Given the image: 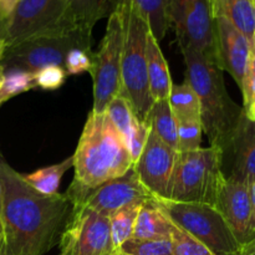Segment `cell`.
I'll list each match as a JSON object with an SVG mask.
<instances>
[{"label":"cell","instance_id":"obj_1","mask_svg":"<svg viewBox=\"0 0 255 255\" xmlns=\"http://www.w3.org/2000/svg\"><path fill=\"white\" fill-rule=\"evenodd\" d=\"M1 222L11 255H44L59 246L72 206L66 194L35 191L0 157Z\"/></svg>","mask_w":255,"mask_h":255},{"label":"cell","instance_id":"obj_2","mask_svg":"<svg viewBox=\"0 0 255 255\" xmlns=\"http://www.w3.org/2000/svg\"><path fill=\"white\" fill-rule=\"evenodd\" d=\"M72 158V182L84 188H96L119 178L134 164L128 147L106 112H90Z\"/></svg>","mask_w":255,"mask_h":255},{"label":"cell","instance_id":"obj_3","mask_svg":"<svg viewBox=\"0 0 255 255\" xmlns=\"http://www.w3.org/2000/svg\"><path fill=\"white\" fill-rule=\"evenodd\" d=\"M186 64V80L194 90L201 105V124L212 147L223 153L231 142L243 107L229 96L223 71L212 60L194 50L181 49Z\"/></svg>","mask_w":255,"mask_h":255},{"label":"cell","instance_id":"obj_4","mask_svg":"<svg viewBox=\"0 0 255 255\" xmlns=\"http://www.w3.org/2000/svg\"><path fill=\"white\" fill-rule=\"evenodd\" d=\"M124 15V51L121 64V94L131 105L137 119L146 122L153 105L147 75V37L149 27L131 4L117 5Z\"/></svg>","mask_w":255,"mask_h":255},{"label":"cell","instance_id":"obj_5","mask_svg":"<svg viewBox=\"0 0 255 255\" xmlns=\"http://www.w3.org/2000/svg\"><path fill=\"white\" fill-rule=\"evenodd\" d=\"M224 179L223 153L217 147L178 152L168 201L216 207Z\"/></svg>","mask_w":255,"mask_h":255},{"label":"cell","instance_id":"obj_6","mask_svg":"<svg viewBox=\"0 0 255 255\" xmlns=\"http://www.w3.org/2000/svg\"><path fill=\"white\" fill-rule=\"evenodd\" d=\"M91 45L92 34L64 25L7 46L0 66L4 71L22 70L32 74L47 66L65 67L71 50H92Z\"/></svg>","mask_w":255,"mask_h":255},{"label":"cell","instance_id":"obj_7","mask_svg":"<svg viewBox=\"0 0 255 255\" xmlns=\"http://www.w3.org/2000/svg\"><path fill=\"white\" fill-rule=\"evenodd\" d=\"M172 223L203 243L216 255H239L237 241L221 212L211 204L181 203L154 198Z\"/></svg>","mask_w":255,"mask_h":255},{"label":"cell","instance_id":"obj_8","mask_svg":"<svg viewBox=\"0 0 255 255\" xmlns=\"http://www.w3.org/2000/svg\"><path fill=\"white\" fill-rule=\"evenodd\" d=\"M124 15L116 7L109 16L106 31L97 52L90 75L94 82V107L91 111L102 114L110 102L121 94V64L124 51Z\"/></svg>","mask_w":255,"mask_h":255},{"label":"cell","instance_id":"obj_9","mask_svg":"<svg viewBox=\"0 0 255 255\" xmlns=\"http://www.w3.org/2000/svg\"><path fill=\"white\" fill-rule=\"evenodd\" d=\"M65 194L72 207L94 209L107 217L122 208L154 198L141 183L133 167L124 176L105 182L96 188H84L72 182Z\"/></svg>","mask_w":255,"mask_h":255},{"label":"cell","instance_id":"obj_10","mask_svg":"<svg viewBox=\"0 0 255 255\" xmlns=\"http://www.w3.org/2000/svg\"><path fill=\"white\" fill-rule=\"evenodd\" d=\"M59 247L60 255H117L109 217L82 207H72Z\"/></svg>","mask_w":255,"mask_h":255},{"label":"cell","instance_id":"obj_11","mask_svg":"<svg viewBox=\"0 0 255 255\" xmlns=\"http://www.w3.org/2000/svg\"><path fill=\"white\" fill-rule=\"evenodd\" d=\"M67 1L69 0H19L10 16L2 22L0 37L7 47L35 35L64 26Z\"/></svg>","mask_w":255,"mask_h":255},{"label":"cell","instance_id":"obj_12","mask_svg":"<svg viewBox=\"0 0 255 255\" xmlns=\"http://www.w3.org/2000/svg\"><path fill=\"white\" fill-rule=\"evenodd\" d=\"M171 26L179 49L188 47L216 64L214 19L208 0H171Z\"/></svg>","mask_w":255,"mask_h":255},{"label":"cell","instance_id":"obj_13","mask_svg":"<svg viewBox=\"0 0 255 255\" xmlns=\"http://www.w3.org/2000/svg\"><path fill=\"white\" fill-rule=\"evenodd\" d=\"M178 151L162 142L149 129L143 148L133 164L144 188L158 199H168Z\"/></svg>","mask_w":255,"mask_h":255},{"label":"cell","instance_id":"obj_14","mask_svg":"<svg viewBox=\"0 0 255 255\" xmlns=\"http://www.w3.org/2000/svg\"><path fill=\"white\" fill-rule=\"evenodd\" d=\"M252 55L247 37L223 17H214V57L222 71H227L242 90Z\"/></svg>","mask_w":255,"mask_h":255},{"label":"cell","instance_id":"obj_15","mask_svg":"<svg viewBox=\"0 0 255 255\" xmlns=\"http://www.w3.org/2000/svg\"><path fill=\"white\" fill-rule=\"evenodd\" d=\"M216 208L221 212L231 227L241 247L246 246L253 239L251 229L252 207L248 183L226 177L219 191Z\"/></svg>","mask_w":255,"mask_h":255},{"label":"cell","instance_id":"obj_16","mask_svg":"<svg viewBox=\"0 0 255 255\" xmlns=\"http://www.w3.org/2000/svg\"><path fill=\"white\" fill-rule=\"evenodd\" d=\"M228 161L229 174L226 177L251 183L255 179V120L242 114L231 142L223 152V162Z\"/></svg>","mask_w":255,"mask_h":255},{"label":"cell","instance_id":"obj_17","mask_svg":"<svg viewBox=\"0 0 255 255\" xmlns=\"http://www.w3.org/2000/svg\"><path fill=\"white\" fill-rule=\"evenodd\" d=\"M106 115L128 147L136 162L149 134V126L137 119L129 102L122 95H117L106 107Z\"/></svg>","mask_w":255,"mask_h":255},{"label":"cell","instance_id":"obj_18","mask_svg":"<svg viewBox=\"0 0 255 255\" xmlns=\"http://www.w3.org/2000/svg\"><path fill=\"white\" fill-rule=\"evenodd\" d=\"M120 0H69L64 24L80 31L92 34V29L104 17L116 10Z\"/></svg>","mask_w":255,"mask_h":255},{"label":"cell","instance_id":"obj_19","mask_svg":"<svg viewBox=\"0 0 255 255\" xmlns=\"http://www.w3.org/2000/svg\"><path fill=\"white\" fill-rule=\"evenodd\" d=\"M212 17H223L233 24L255 46V4L253 0H208Z\"/></svg>","mask_w":255,"mask_h":255},{"label":"cell","instance_id":"obj_20","mask_svg":"<svg viewBox=\"0 0 255 255\" xmlns=\"http://www.w3.org/2000/svg\"><path fill=\"white\" fill-rule=\"evenodd\" d=\"M172 228V221L153 198L144 202L139 208L132 238L146 241L171 239Z\"/></svg>","mask_w":255,"mask_h":255},{"label":"cell","instance_id":"obj_21","mask_svg":"<svg viewBox=\"0 0 255 255\" xmlns=\"http://www.w3.org/2000/svg\"><path fill=\"white\" fill-rule=\"evenodd\" d=\"M147 75H148L149 94L153 101L168 99L171 94V72L164 55L159 47V42L149 31L147 37Z\"/></svg>","mask_w":255,"mask_h":255},{"label":"cell","instance_id":"obj_22","mask_svg":"<svg viewBox=\"0 0 255 255\" xmlns=\"http://www.w3.org/2000/svg\"><path fill=\"white\" fill-rule=\"evenodd\" d=\"M120 4H131L144 17L149 31L158 42L171 27V0H120Z\"/></svg>","mask_w":255,"mask_h":255},{"label":"cell","instance_id":"obj_23","mask_svg":"<svg viewBox=\"0 0 255 255\" xmlns=\"http://www.w3.org/2000/svg\"><path fill=\"white\" fill-rule=\"evenodd\" d=\"M146 124L162 142L178 151V125L168 99L153 102L146 117Z\"/></svg>","mask_w":255,"mask_h":255},{"label":"cell","instance_id":"obj_24","mask_svg":"<svg viewBox=\"0 0 255 255\" xmlns=\"http://www.w3.org/2000/svg\"><path fill=\"white\" fill-rule=\"evenodd\" d=\"M168 102L177 121L201 122L199 99L187 80L182 84H173Z\"/></svg>","mask_w":255,"mask_h":255},{"label":"cell","instance_id":"obj_25","mask_svg":"<svg viewBox=\"0 0 255 255\" xmlns=\"http://www.w3.org/2000/svg\"><path fill=\"white\" fill-rule=\"evenodd\" d=\"M72 167H74V158L70 156L60 163L36 169L30 174H22V178L35 191L50 196V194L59 193L57 191L61 184L62 177Z\"/></svg>","mask_w":255,"mask_h":255},{"label":"cell","instance_id":"obj_26","mask_svg":"<svg viewBox=\"0 0 255 255\" xmlns=\"http://www.w3.org/2000/svg\"><path fill=\"white\" fill-rule=\"evenodd\" d=\"M142 204L126 207V208L115 212L109 217L112 243H114L115 249H116V253L117 249L133 236L134 224H136L137 216H138L139 208H141Z\"/></svg>","mask_w":255,"mask_h":255},{"label":"cell","instance_id":"obj_27","mask_svg":"<svg viewBox=\"0 0 255 255\" xmlns=\"http://www.w3.org/2000/svg\"><path fill=\"white\" fill-rule=\"evenodd\" d=\"M35 89V79L32 72L22 70H7L4 71V80L0 86V104L12 99L20 94Z\"/></svg>","mask_w":255,"mask_h":255},{"label":"cell","instance_id":"obj_28","mask_svg":"<svg viewBox=\"0 0 255 255\" xmlns=\"http://www.w3.org/2000/svg\"><path fill=\"white\" fill-rule=\"evenodd\" d=\"M117 255H173L171 239L146 241L131 238L117 249Z\"/></svg>","mask_w":255,"mask_h":255},{"label":"cell","instance_id":"obj_29","mask_svg":"<svg viewBox=\"0 0 255 255\" xmlns=\"http://www.w3.org/2000/svg\"><path fill=\"white\" fill-rule=\"evenodd\" d=\"M173 255H216L203 243L173 224L171 233Z\"/></svg>","mask_w":255,"mask_h":255},{"label":"cell","instance_id":"obj_30","mask_svg":"<svg viewBox=\"0 0 255 255\" xmlns=\"http://www.w3.org/2000/svg\"><path fill=\"white\" fill-rule=\"evenodd\" d=\"M178 125V152L201 148L203 127L199 121H177Z\"/></svg>","mask_w":255,"mask_h":255},{"label":"cell","instance_id":"obj_31","mask_svg":"<svg viewBox=\"0 0 255 255\" xmlns=\"http://www.w3.org/2000/svg\"><path fill=\"white\" fill-rule=\"evenodd\" d=\"M241 91L243 95L244 114L249 119L255 120V46L252 50L248 69H247L243 87Z\"/></svg>","mask_w":255,"mask_h":255},{"label":"cell","instance_id":"obj_32","mask_svg":"<svg viewBox=\"0 0 255 255\" xmlns=\"http://www.w3.org/2000/svg\"><path fill=\"white\" fill-rule=\"evenodd\" d=\"M67 77V72L64 67L60 66H47L39 70L34 74L35 89L39 87L46 91H54L60 89L65 84Z\"/></svg>","mask_w":255,"mask_h":255},{"label":"cell","instance_id":"obj_33","mask_svg":"<svg viewBox=\"0 0 255 255\" xmlns=\"http://www.w3.org/2000/svg\"><path fill=\"white\" fill-rule=\"evenodd\" d=\"M94 55L92 50L74 49L67 54L65 60V71L67 75H79L82 72H91L94 65Z\"/></svg>","mask_w":255,"mask_h":255},{"label":"cell","instance_id":"obj_34","mask_svg":"<svg viewBox=\"0 0 255 255\" xmlns=\"http://www.w3.org/2000/svg\"><path fill=\"white\" fill-rule=\"evenodd\" d=\"M19 0H0V16H1L2 22L10 16L12 10L16 6Z\"/></svg>","mask_w":255,"mask_h":255},{"label":"cell","instance_id":"obj_35","mask_svg":"<svg viewBox=\"0 0 255 255\" xmlns=\"http://www.w3.org/2000/svg\"><path fill=\"white\" fill-rule=\"evenodd\" d=\"M249 188V198H251V207H252V217H251V229L253 237L255 236V179L248 184Z\"/></svg>","mask_w":255,"mask_h":255},{"label":"cell","instance_id":"obj_36","mask_svg":"<svg viewBox=\"0 0 255 255\" xmlns=\"http://www.w3.org/2000/svg\"><path fill=\"white\" fill-rule=\"evenodd\" d=\"M239 255H255V236L251 242H248L246 246L242 247Z\"/></svg>","mask_w":255,"mask_h":255},{"label":"cell","instance_id":"obj_37","mask_svg":"<svg viewBox=\"0 0 255 255\" xmlns=\"http://www.w3.org/2000/svg\"><path fill=\"white\" fill-rule=\"evenodd\" d=\"M5 49H6V44H5L4 40L0 37V62H1L2 56H4ZM2 80H4V70H2L1 66H0V86H1L2 84Z\"/></svg>","mask_w":255,"mask_h":255},{"label":"cell","instance_id":"obj_38","mask_svg":"<svg viewBox=\"0 0 255 255\" xmlns=\"http://www.w3.org/2000/svg\"><path fill=\"white\" fill-rule=\"evenodd\" d=\"M0 255H11L10 252L7 251V247L6 244H5L4 238L0 239Z\"/></svg>","mask_w":255,"mask_h":255},{"label":"cell","instance_id":"obj_39","mask_svg":"<svg viewBox=\"0 0 255 255\" xmlns=\"http://www.w3.org/2000/svg\"><path fill=\"white\" fill-rule=\"evenodd\" d=\"M1 199H2V188H1V181H0V214H1ZM1 218V217H0Z\"/></svg>","mask_w":255,"mask_h":255},{"label":"cell","instance_id":"obj_40","mask_svg":"<svg viewBox=\"0 0 255 255\" xmlns=\"http://www.w3.org/2000/svg\"><path fill=\"white\" fill-rule=\"evenodd\" d=\"M4 238V229H2V222L1 218H0V239Z\"/></svg>","mask_w":255,"mask_h":255},{"label":"cell","instance_id":"obj_41","mask_svg":"<svg viewBox=\"0 0 255 255\" xmlns=\"http://www.w3.org/2000/svg\"><path fill=\"white\" fill-rule=\"evenodd\" d=\"M1 27H2V20H1V16H0V31H1Z\"/></svg>","mask_w":255,"mask_h":255},{"label":"cell","instance_id":"obj_42","mask_svg":"<svg viewBox=\"0 0 255 255\" xmlns=\"http://www.w3.org/2000/svg\"><path fill=\"white\" fill-rule=\"evenodd\" d=\"M254 4H255V0H254Z\"/></svg>","mask_w":255,"mask_h":255},{"label":"cell","instance_id":"obj_43","mask_svg":"<svg viewBox=\"0 0 255 255\" xmlns=\"http://www.w3.org/2000/svg\"><path fill=\"white\" fill-rule=\"evenodd\" d=\"M0 106H1V104H0Z\"/></svg>","mask_w":255,"mask_h":255},{"label":"cell","instance_id":"obj_44","mask_svg":"<svg viewBox=\"0 0 255 255\" xmlns=\"http://www.w3.org/2000/svg\"><path fill=\"white\" fill-rule=\"evenodd\" d=\"M253 1H254V0H253Z\"/></svg>","mask_w":255,"mask_h":255}]
</instances>
